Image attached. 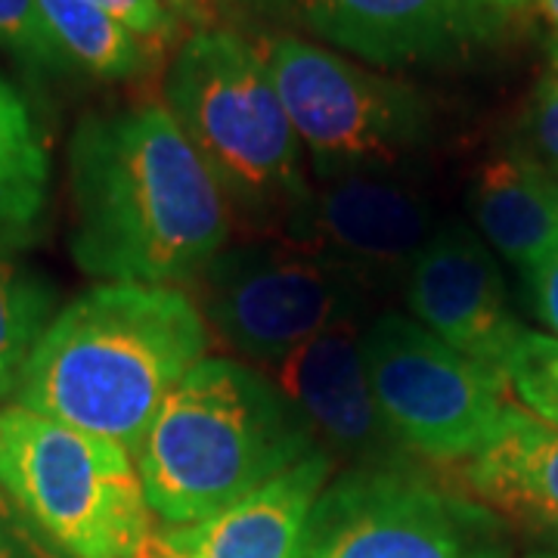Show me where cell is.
<instances>
[{
  "label": "cell",
  "mask_w": 558,
  "mask_h": 558,
  "mask_svg": "<svg viewBox=\"0 0 558 558\" xmlns=\"http://www.w3.org/2000/svg\"><path fill=\"white\" fill-rule=\"evenodd\" d=\"M435 230V208L410 171H360L314 186L304 245L336 260L373 295L407 286Z\"/></svg>",
  "instance_id": "obj_10"
},
{
  "label": "cell",
  "mask_w": 558,
  "mask_h": 558,
  "mask_svg": "<svg viewBox=\"0 0 558 558\" xmlns=\"http://www.w3.org/2000/svg\"><path fill=\"white\" fill-rule=\"evenodd\" d=\"M524 274H527L534 307H537L543 323L556 332L558 341V248L549 252L546 258H539L537 264H531Z\"/></svg>",
  "instance_id": "obj_25"
},
{
  "label": "cell",
  "mask_w": 558,
  "mask_h": 558,
  "mask_svg": "<svg viewBox=\"0 0 558 558\" xmlns=\"http://www.w3.org/2000/svg\"><path fill=\"white\" fill-rule=\"evenodd\" d=\"M208 326L174 286L102 282L69 301L25 363L20 407L121 444L137 459L153 422L205 360Z\"/></svg>",
  "instance_id": "obj_2"
},
{
  "label": "cell",
  "mask_w": 558,
  "mask_h": 558,
  "mask_svg": "<svg viewBox=\"0 0 558 558\" xmlns=\"http://www.w3.org/2000/svg\"><path fill=\"white\" fill-rule=\"evenodd\" d=\"M527 558H558V553H534V556Z\"/></svg>",
  "instance_id": "obj_30"
},
{
  "label": "cell",
  "mask_w": 558,
  "mask_h": 558,
  "mask_svg": "<svg viewBox=\"0 0 558 558\" xmlns=\"http://www.w3.org/2000/svg\"><path fill=\"white\" fill-rule=\"evenodd\" d=\"M0 558H69L40 534L0 487Z\"/></svg>",
  "instance_id": "obj_23"
},
{
  "label": "cell",
  "mask_w": 558,
  "mask_h": 558,
  "mask_svg": "<svg viewBox=\"0 0 558 558\" xmlns=\"http://www.w3.org/2000/svg\"><path fill=\"white\" fill-rule=\"evenodd\" d=\"M102 10L146 44L149 53H159L180 38V20L161 0H97Z\"/></svg>",
  "instance_id": "obj_22"
},
{
  "label": "cell",
  "mask_w": 558,
  "mask_h": 558,
  "mask_svg": "<svg viewBox=\"0 0 558 558\" xmlns=\"http://www.w3.org/2000/svg\"><path fill=\"white\" fill-rule=\"evenodd\" d=\"M403 289L416 323L506 379L509 357L527 329L509 304L494 252L472 227H438Z\"/></svg>",
  "instance_id": "obj_11"
},
{
  "label": "cell",
  "mask_w": 558,
  "mask_h": 558,
  "mask_svg": "<svg viewBox=\"0 0 558 558\" xmlns=\"http://www.w3.org/2000/svg\"><path fill=\"white\" fill-rule=\"evenodd\" d=\"M168 112L248 240L304 245L314 183L267 57L236 32L199 28L165 78Z\"/></svg>",
  "instance_id": "obj_3"
},
{
  "label": "cell",
  "mask_w": 558,
  "mask_h": 558,
  "mask_svg": "<svg viewBox=\"0 0 558 558\" xmlns=\"http://www.w3.org/2000/svg\"><path fill=\"white\" fill-rule=\"evenodd\" d=\"M202 317L233 351L279 366L329 329L354 326L369 292L307 245L245 240L227 245L199 277Z\"/></svg>",
  "instance_id": "obj_7"
},
{
  "label": "cell",
  "mask_w": 558,
  "mask_h": 558,
  "mask_svg": "<svg viewBox=\"0 0 558 558\" xmlns=\"http://www.w3.org/2000/svg\"><path fill=\"white\" fill-rule=\"evenodd\" d=\"M0 487L69 558H131L153 534L137 462L116 440L7 407Z\"/></svg>",
  "instance_id": "obj_5"
},
{
  "label": "cell",
  "mask_w": 558,
  "mask_h": 558,
  "mask_svg": "<svg viewBox=\"0 0 558 558\" xmlns=\"http://www.w3.org/2000/svg\"><path fill=\"white\" fill-rule=\"evenodd\" d=\"M131 558H168L165 556V546H161V537H159V531H153L149 537H146V543L140 546L137 553Z\"/></svg>",
  "instance_id": "obj_27"
},
{
  "label": "cell",
  "mask_w": 558,
  "mask_h": 558,
  "mask_svg": "<svg viewBox=\"0 0 558 558\" xmlns=\"http://www.w3.org/2000/svg\"><path fill=\"white\" fill-rule=\"evenodd\" d=\"M69 186L72 258L90 277L178 289L233 236L230 205L165 106L81 119Z\"/></svg>",
  "instance_id": "obj_1"
},
{
  "label": "cell",
  "mask_w": 558,
  "mask_h": 558,
  "mask_svg": "<svg viewBox=\"0 0 558 558\" xmlns=\"http://www.w3.org/2000/svg\"><path fill=\"white\" fill-rule=\"evenodd\" d=\"M360 351L385 428L418 457L472 459L512 410L509 381L413 317L379 314L360 329Z\"/></svg>",
  "instance_id": "obj_8"
},
{
  "label": "cell",
  "mask_w": 558,
  "mask_h": 558,
  "mask_svg": "<svg viewBox=\"0 0 558 558\" xmlns=\"http://www.w3.org/2000/svg\"><path fill=\"white\" fill-rule=\"evenodd\" d=\"M299 558H509L497 515L400 465H354L314 502Z\"/></svg>",
  "instance_id": "obj_9"
},
{
  "label": "cell",
  "mask_w": 558,
  "mask_h": 558,
  "mask_svg": "<svg viewBox=\"0 0 558 558\" xmlns=\"http://www.w3.org/2000/svg\"><path fill=\"white\" fill-rule=\"evenodd\" d=\"M267 65L317 183L360 171H410L432 137V109L407 81L301 38L274 40Z\"/></svg>",
  "instance_id": "obj_6"
},
{
  "label": "cell",
  "mask_w": 558,
  "mask_h": 558,
  "mask_svg": "<svg viewBox=\"0 0 558 558\" xmlns=\"http://www.w3.org/2000/svg\"><path fill=\"white\" fill-rule=\"evenodd\" d=\"M499 10H515V7H524V3H531V0H494Z\"/></svg>",
  "instance_id": "obj_29"
},
{
  "label": "cell",
  "mask_w": 558,
  "mask_h": 558,
  "mask_svg": "<svg viewBox=\"0 0 558 558\" xmlns=\"http://www.w3.org/2000/svg\"><path fill=\"white\" fill-rule=\"evenodd\" d=\"M50 205V153L28 102L0 78V248L40 240Z\"/></svg>",
  "instance_id": "obj_17"
},
{
  "label": "cell",
  "mask_w": 558,
  "mask_h": 558,
  "mask_svg": "<svg viewBox=\"0 0 558 558\" xmlns=\"http://www.w3.org/2000/svg\"><path fill=\"white\" fill-rule=\"evenodd\" d=\"M0 47L44 72L75 69L40 16L38 0H0Z\"/></svg>",
  "instance_id": "obj_21"
},
{
  "label": "cell",
  "mask_w": 558,
  "mask_h": 558,
  "mask_svg": "<svg viewBox=\"0 0 558 558\" xmlns=\"http://www.w3.org/2000/svg\"><path fill=\"white\" fill-rule=\"evenodd\" d=\"M332 475V453L317 450L255 494L183 527H161L168 558H299L314 502Z\"/></svg>",
  "instance_id": "obj_14"
},
{
  "label": "cell",
  "mask_w": 558,
  "mask_h": 558,
  "mask_svg": "<svg viewBox=\"0 0 558 558\" xmlns=\"http://www.w3.org/2000/svg\"><path fill=\"white\" fill-rule=\"evenodd\" d=\"M472 494L506 519L558 539V428L512 407L499 432L469 459Z\"/></svg>",
  "instance_id": "obj_15"
},
{
  "label": "cell",
  "mask_w": 558,
  "mask_h": 558,
  "mask_svg": "<svg viewBox=\"0 0 558 558\" xmlns=\"http://www.w3.org/2000/svg\"><path fill=\"white\" fill-rule=\"evenodd\" d=\"M178 20H186V22H196V25H202L205 22V16H208V10H205V3L202 0H161Z\"/></svg>",
  "instance_id": "obj_26"
},
{
  "label": "cell",
  "mask_w": 558,
  "mask_h": 558,
  "mask_svg": "<svg viewBox=\"0 0 558 558\" xmlns=\"http://www.w3.org/2000/svg\"><path fill=\"white\" fill-rule=\"evenodd\" d=\"M317 450L326 447L279 381L233 357H205L165 400L134 462L149 512L183 527Z\"/></svg>",
  "instance_id": "obj_4"
},
{
  "label": "cell",
  "mask_w": 558,
  "mask_h": 558,
  "mask_svg": "<svg viewBox=\"0 0 558 558\" xmlns=\"http://www.w3.org/2000/svg\"><path fill=\"white\" fill-rule=\"evenodd\" d=\"M40 16L75 69L94 78L124 81L140 75L149 50L97 0H38Z\"/></svg>",
  "instance_id": "obj_18"
},
{
  "label": "cell",
  "mask_w": 558,
  "mask_h": 558,
  "mask_svg": "<svg viewBox=\"0 0 558 558\" xmlns=\"http://www.w3.org/2000/svg\"><path fill=\"white\" fill-rule=\"evenodd\" d=\"M502 13L494 0H299L307 32L381 69L465 57L497 38Z\"/></svg>",
  "instance_id": "obj_12"
},
{
  "label": "cell",
  "mask_w": 558,
  "mask_h": 558,
  "mask_svg": "<svg viewBox=\"0 0 558 558\" xmlns=\"http://www.w3.org/2000/svg\"><path fill=\"white\" fill-rule=\"evenodd\" d=\"M279 388L329 450L357 465H395L398 440L385 428L357 326L329 329L279 363Z\"/></svg>",
  "instance_id": "obj_13"
},
{
  "label": "cell",
  "mask_w": 558,
  "mask_h": 558,
  "mask_svg": "<svg viewBox=\"0 0 558 558\" xmlns=\"http://www.w3.org/2000/svg\"><path fill=\"white\" fill-rule=\"evenodd\" d=\"M531 137L537 156L558 178V40L553 44V65L549 75L539 81L534 102H531Z\"/></svg>",
  "instance_id": "obj_24"
},
{
  "label": "cell",
  "mask_w": 558,
  "mask_h": 558,
  "mask_svg": "<svg viewBox=\"0 0 558 558\" xmlns=\"http://www.w3.org/2000/svg\"><path fill=\"white\" fill-rule=\"evenodd\" d=\"M53 317V286L0 255V400L20 388L25 363Z\"/></svg>",
  "instance_id": "obj_19"
},
{
  "label": "cell",
  "mask_w": 558,
  "mask_h": 558,
  "mask_svg": "<svg viewBox=\"0 0 558 558\" xmlns=\"http://www.w3.org/2000/svg\"><path fill=\"white\" fill-rule=\"evenodd\" d=\"M531 3H537L539 16L549 22V28L556 32L558 38V0H531Z\"/></svg>",
  "instance_id": "obj_28"
},
{
  "label": "cell",
  "mask_w": 558,
  "mask_h": 558,
  "mask_svg": "<svg viewBox=\"0 0 558 558\" xmlns=\"http://www.w3.org/2000/svg\"><path fill=\"white\" fill-rule=\"evenodd\" d=\"M472 211L484 242L524 270L558 248L556 174L527 153L484 165Z\"/></svg>",
  "instance_id": "obj_16"
},
{
  "label": "cell",
  "mask_w": 558,
  "mask_h": 558,
  "mask_svg": "<svg viewBox=\"0 0 558 558\" xmlns=\"http://www.w3.org/2000/svg\"><path fill=\"white\" fill-rule=\"evenodd\" d=\"M506 381L527 413L558 428V341L553 336L524 332L509 357Z\"/></svg>",
  "instance_id": "obj_20"
},
{
  "label": "cell",
  "mask_w": 558,
  "mask_h": 558,
  "mask_svg": "<svg viewBox=\"0 0 558 558\" xmlns=\"http://www.w3.org/2000/svg\"><path fill=\"white\" fill-rule=\"evenodd\" d=\"M556 205H558V178H556Z\"/></svg>",
  "instance_id": "obj_31"
}]
</instances>
